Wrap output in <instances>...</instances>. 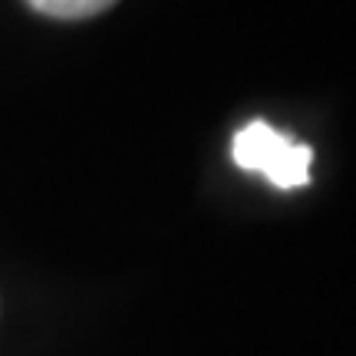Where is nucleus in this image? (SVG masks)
<instances>
[{
    "instance_id": "obj_1",
    "label": "nucleus",
    "mask_w": 356,
    "mask_h": 356,
    "mask_svg": "<svg viewBox=\"0 0 356 356\" xmlns=\"http://www.w3.org/2000/svg\"><path fill=\"white\" fill-rule=\"evenodd\" d=\"M231 159L244 172H261L277 188H300V185L310 181L314 149L300 145V142H291L274 126L254 119V122H248V126L234 132Z\"/></svg>"
},
{
    "instance_id": "obj_2",
    "label": "nucleus",
    "mask_w": 356,
    "mask_h": 356,
    "mask_svg": "<svg viewBox=\"0 0 356 356\" xmlns=\"http://www.w3.org/2000/svg\"><path fill=\"white\" fill-rule=\"evenodd\" d=\"M26 3L53 20H86V17L109 10L115 0H26Z\"/></svg>"
}]
</instances>
